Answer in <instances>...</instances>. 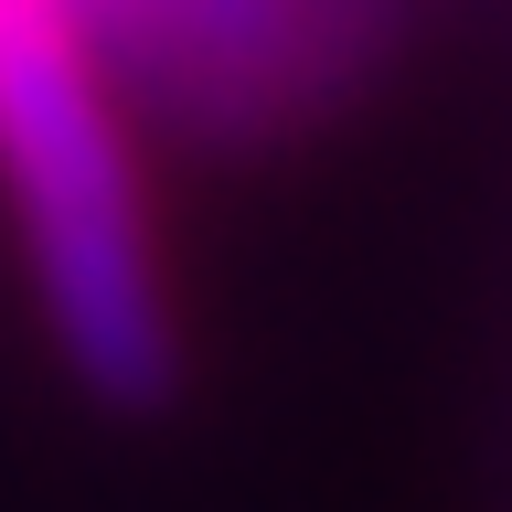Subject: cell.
I'll use <instances>...</instances> for the list:
<instances>
[{"label": "cell", "instance_id": "6da1fadb", "mask_svg": "<svg viewBox=\"0 0 512 512\" xmlns=\"http://www.w3.org/2000/svg\"><path fill=\"white\" fill-rule=\"evenodd\" d=\"M0 171L32 235V278L64 331V363L107 406H160L182 352L160 299L150 214L128 182V139L96 96L86 32L64 0H0Z\"/></svg>", "mask_w": 512, "mask_h": 512}]
</instances>
